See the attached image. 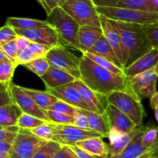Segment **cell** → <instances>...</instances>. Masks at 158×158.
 <instances>
[{
    "instance_id": "6da1fadb",
    "label": "cell",
    "mask_w": 158,
    "mask_h": 158,
    "mask_svg": "<svg viewBox=\"0 0 158 158\" xmlns=\"http://www.w3.org/2000/svg\"><path fill=\"white\" fill-rule=\"evenodd\" d=\"M80 80L88 87L103 95L126 90L127 87V77L110 72L83 54L80 56Z\"/></svg>"
},
{
    "instance_id": "7a4b0ae2",
    "label": "cell",
    "mask_w": 158,
    "mask_h": 158,
    "mask_svg": "<svg viewBox=\"0 0 158 158\" xmlns=\"http://www.w3.org/2000/svg\"><path fill=\"white\" fill-rule=\"evenodd\" d=\"M120 32L124 53L123 67L127 68L152 48L148 41L143 26L114 21Z\"/></svg>"
},
{
    "instance_id": "3957f363",
    "label": "cell",
    "mask_w": 158,
    "mask_h": 158,
    "mask_svg": "<svg viewBox=\"0 0 158 158\" xmlns=\"http://www.w3.org/2000/svg\"><path fill=\"white\" fill-rule=\"evenodd\" d=\"M46 21L56 31L62 45L80 51L78 32L80 26L63 8L54 9L47 15Z\"/></svg>"
},
{
    "instance_id": "277c9868",
    "label": "cell",
    "mask_w": 158,
    "mask_h": 158,
    "mask_svg": "<svg viewBox=\"0 0 158 158\" xmlns=\"http://www.w3.org/2000/svg\"><path fill=\"white\" fill-rule=\"evenodd\" d=\"M97 10L103 16L121 23L140 26L158 23V13L156 12L120 7H97Z\"/></svg>"
},
{
    "instance_id": "5b68a950",
    "label": "cell",
    "mask_w": 158,
    "mask_h": 158,
    "mask_svg": "<svg viewBox=\"0 0 158 158\" xmlns=\"http://www.w3.org/2000/svg\"><path fill=\"white\" fill-rule=\"evenodd\" d=\"M108 103L127 116L137 127L142 126L145 111L141 101L127 90L116 91L106 96Z\"/></svg>"
},
{
    "instance_id": "8992f818",
    "label": "cell",
    "mask_w": 158,
    "mask_h": 158,
    "mask_svg": "<svg viewBox=\"0 0 158 158\" xmlns=\"http://www.w3.org/2000/svg\"><path fill=\"white\" fill-rule=\"evenodd\" d=\"M62 8L80 26L101 27L100 14L93 0H69Z\"/></svg>"
},
{
    "instance_id": "52a82bcc",
    "label": "cell",
    "mask_w": 158,
    "mask_h": 158,
    "mask_svg": "<svg viewBox=\"0 0 158 158\" xmlns=\"http://www.w3.org/2000/svg\"><path fill=\"white\" fill-rule=\"evenodd\" d=\"M49 65L62 69L80 80V57L71 52L66 46L60 44L51 49L46 56Z\"/></svg>"
},
{
    "instance_id": "ba28073f",
    "label": "cell",
    "mask_w": 158,
    "mask_h": 158,
    "mask_svg": "<svg viewBox=\"0 0 158 158\" xmlns=\"http://www.w3.org/2000/svg\"><path fill=\"white\" fill-rule=\"evenodd\" d=\"M157 73L155 68L133 77H127V91L131 93L138 100L150 99L157 92Z\"/></svg>"
},
{
    "instance_id": "9c48e42d",
    "label": "cell",
    "mask_w": 158,
    "mask_h": 158,
    "mask_svg": "<svg viewBox=\"0 0 158 158\" xmlns=\"http://www.w3.org/2000/svg\"><path fill=\"white\" fill-rule=\"evenodd\" d=\"M53 137L52 141L63 146H76L77 142L91 137H101L98 133L91 130H84L74 125H61L50 123Z\"/></svg>"
},
{
    "instance_id": "30bf717a",
    "label": "cell",
    "mask_w": 158,
    "mask_h": 158,
    "mask_svg": "<svg viewBox=\"0 0 158 158\" xmlns=\"http://www.w3.org/2000/svg\"><path fill=\"white\" fill-rule=\"evenodd\" d=\"M46 140L39 138L30 131L20 128L11 149L10 158H32Z\"/></svg>"
},
{
    "instance_id": "8fae6325",
    "label": "cell",
    "mask_w": 158,
    "mask_h": 158,
    "mask_svg": "<svg viewBox=\"0 0 158 158\" xmlns=\"http://www.w3.org/2000/svg\"><path fill=\"white\" fill-rule=\"evenodd\" d=\"M9 92L12 104L16 106L22 111V113L30 114L46 123H52L48 117L46 110L39 106L35 102L21 89L19 86H17L12 83L9 87Z\"/></svg>"
},
{
    "instance_id": "7c38bea8",
    "label": "cell",
    "mask_w": 158,
    "mask_h": 158,
    "mask_svg": "<svg viewBox=\"0 0 158 158\" xmlns=\"http://www.w3.org/2000/svg\"><path fill=\"white\" fill-rule=\"evenodd\" d=\"M147 127H137L131 132L128 134H123L115 129H110L109 137L110 143H108L109 156L108 158H118L125 148L128 146L133 139L146 130Z\"/></svg>"
},
{
    "instance_id": "4fadbf2b",
    "label": "cell",
    "mask_w": 158,
    "mask_h": 158,
    "mask_svg": "<svg viewBox=\"0 0 158 158\" xmlns=\"http://www.w3.org/2000/svg\"><path fill=\"white\" fill-rule=\"evenodd\" d=\"M19 35L27 38L32 43L54 47L60 45L56 31L52 26L35 28L32 29H15Z\"/></svg>"
},
{
    "instance_id": "5bb4252c",
    "label": "cell",
    "mask_w": 158,
    "mask_h": 158,
    "mask_svg": "<svg viewBox=\"0 0 158 158\" xmlns=\"http://www.w3.org/2000/svg\"><path fill=\"white\" fill-rule=\"evenodd\" d=\"M73 83L85 103L89 106L93 112L100 114H105L109 105L106 95L94 91L88 87L81 80H77Z\"/></svg>"
},
{
    "instance_id": "9a60e30c",
    "label": "cell",
    "mask_w": 158,
    "mask_h": 158,
    "mask_svg": "<svg viewBox=\"0 0 158 158\" xmlns=\"http://www.w3.org/2000/svg\"><path fill=\"white\" fill-rule=\"evenodd\" d=\"M73 83L63 85L54 89H48L46 90L56 97L58 100H63L77 109L92 111L89 106L85 103L82 96L74 86Z\"/></svg>"
},
{
    "instance_id": "2e32d148",
    "label": "cell",
    "mask_w": 158,
    "mask_h": 158,
    "mask_svg": "<svg viewBox=\"0 0 158 158\" xmlns=\"http://www.w3.org/2000/svg\"><path fill=\"white\" fill-rule=\"evenodd\" d=\"M158 63V49L152 48L148 52L139 57L129 66L125 68L124 76L133 77L140 73L154 69Z\"/></svg>"
},
{
    "instance_id": "e0dca14e",
    "label": "cell",
    "mask_w": 158,
    "mask_h": 158,
    "mask_svg": "<svg viewBox=\"0 0 158 158\" xmlns=\"http://www.w3.org/2000/svg\"><path fill=\"white\" fill-rule=\"evenodd\" d=\"M100 22H101V28L103 29V35L106 38L107 41L109 42L110 46H112L114 50L115 51L117 57L123 66L124 53H123L121 37H120V34L118 29L115 26L114 20L109 19L106 18L101 15H100Z\"/></svg>"
},
{
    "instance_id": "ac0fdd59",
    "label": "cell",
    "mask_w": 158,
    "mask_h": 158,
    "mask_svg": "<svg viewBox=\"0 0 158 158\" xmlns=\"http://www.w3.org/2000/svg\"><path fill=\"white\" fill-rule=\"evenodd\" d=\"M105 114L111 129H115L123 134H128L137 127L127 116L114 105L109 103Z\"/></svg>"
},
{
    "instance_id": "d6986e66",
    "label": "cell",
    "mask_w": 158,
    "mask_h": 158,
    "mask_svg": "<svg viewBox=\"0 0 158 158\" xmlns=\"http://www.w3.org/2000/svg\"><path fill=\"white\" fill-rule=\"evenodd\" d=\"M46 85V89H54L63 85L73 83L77 79L62 69L50 66L47 72L40 77Z\"/></svg>"
},
{
    "instance_id": "ffe728a7",
    "label": "cell",
    "mask_w": 158,
    "mask_h": 158,
    "mask_svg": "<svg viewBox=\"0 0 158 158\" xmlns=\"http://www.w3.org/2000/svg\"><path fill=\"white\" fill-rule=\"evenodd\" d=\"M103 35L101 27L93 26H80L78 32V43L80 52L86 53L96 42Z\"/></svg>"
},
{
    "instance_id": "44dd1931",
    "label": "cell",
    "mask_w": 158,
    "mask_h": 158,
    "mask_svg": "<svg viewBox=\"0 0 158 158\" xmlns=\"http://www.w3.org/2000/svg\"><path fill=\"white\" fill-rule=\"evenodd\" d=\"M80 110L84 114L85 117L87 119L91 131L98 133L103 138L109 137L111 128L106 114H100L93 112V111L86 110L80 109Z\"/></svg>"
},
{
    "instance_id": "7402d4cb",
    "label": "cell",
    "mask_w": 158,
    "mask_h": 158,
    "mask_svg": "<svg viewBox=\"0 0 158 158\" xmlns=\"http://www.w3.org/2000/svg\"><path fill=\"white\" fill-rule=\"evenodd\" d=\"M76 146L85 152L100 158H108V143L103 140V137H97L77 142Z\"/></svg>"
},
{
    "instance_id": "603a6c76",
    "label": "cell",
    "mask_w": 158,
    "mask_h": 158,
    "mask_svg": "<svg viewBox=\"0 0 158 158\" xmlns=\"http://www.w3.org/2000/svg\"><path fill=\"white\" fill-rule=\"evenodd\" d=\"M87 52L89 53L95 54V55L100 56L105 58L106 60H109L110 62L113 63L117 66L118 67L121 68V69H124L123 65L120 63V60L117 57V54H116L115 51L110 46L109 42L107 41L106 37L104 35H102L97 42L95 44L89 49V50Z\"/></svg>"
},
{
    "instance_id": "cb8c5ba5",
    "label": "cell",
    "mask_w": 158,
    "mask_h": 158,
    "mask_svg": "<svg viewBox=\"0 0 158 158\" xmlns=\"http://www.w3.org/2000/svg\"><path fill=\"white\" fill-rule=\"evenodd\" d=\"M20 87L28 96H29L35 102V103L39 106L43 108L45 110H49V108L55 102L58 100L56 97L52 96V94L48 93L46 90L41 91L37 90V89H30V88L22 87V86H20Z\"/></svg>"
},
{
    "instance_id": "d4e9b609",
    "label": "cell",
    "mask_w": 158,
    "mask_h": 158,
    "mask_svg": "<svg viewBox=\"0 0 158 158\" xmlns=\"http://www.w3.org/2000/svg\"><path fill=\"white\" fill-rule=\"evenodd\" d=\"M6 24L12 26L15 29H32L50 26L46 20H38L20 17H9L6 19Z\"/></svg>"
},
{
    "instance_id": "484cf974",
    "label": "cell",
    "mask_w": 158,
    "mask_h": 158,
    "mask_svg": "<svg viewBox=\"0 0 158 158\" xmlns=\"http://www.w3.org/2000/svg\"><path fill=\"white\" fill-rule=\"evenodd\" d=\"M144 131L137 134L133 139L118 158H137L154 148V146L152 148H148L142 143V137Z\"/></svg>"
},
{
    "instance_id": "4316f807",
    "label": "cell",
    "mask_w": 158,
    "mask_h": 158,
    "mask_svg": "<svg viewBox=\"0 0 158 158\" xmlns=\"http://www.w3.org/2000/svg\"><path fill=\"white\" fill-rule=\"evenodd\" d=\"M16 67L2 52H0V83L2 86L8 89L10 87Z\"/></svg>"
},
{
    "instance_id": "83f0119b",
    "label": "cell",
    "mask_w": 158,
    "mask_h": 158,
    "mask_svg": "<svg viewBox=\"0 0 158 158\" xmlns=\"http://www.w3.org/2000/svg\"><path fill=\"white\" fill-rule=\"evenodd\" d=\"M116 7L158 13V0H122Z\"/></svg>"
},
{
    "instance_id": "f1b7e54d",
    "label": "cell",
    "mask_w": 158,
    "mask_h": 158,
    "mask_svg": "<svg viewBox=\"0 0 158 158\" xmlns=\"http://www.w3.org/2000/svg\"><path fill=\"white\" fill-rule=\"evenodd\" d=\"M83 55H85L86 56H87L88 58L90 59L91 60L96 63L97 64L100 65L102 67L105 68V69H108L110 72L114 73L117 74V75L120 76V77H125L124 76V70L121 68L118 67L117 66H116L115 64H114L113 63L110 62L109 60H106L105 58L100 56L95 55V54L89 53V52H86V53H83Z\"/></svg>"
},
{
    "instance_id": "f546056e",
    "label": "cell",
    "mask_w": 158,
    "mask_h": 158,
    "mask_svg": "<svg viewBox=\"0 0 158 158\" xmlns=\"http://www.w3.org/2000/svg\"><path fill=\"white\" fill-rule=\"evenodd\" d=\"M63 145L55 141H47L40 148L32 158H53Z\"/></svg>"
},
{
    "instance_id": "4dcf8cb0",
    "label": "cell",
    "mask_w": 158,
    "mask_h": 158,
    "mask_svg": "<svg viewBox=\"0 0 158 158\" xmlns=\"http://www.w3.org/2000/svg\"><path fill=\"white\" fill-rule=\"evenodd\" d=\"M23 66L40 77H43L50 67V65L46 57L36 59V60H32Z\"/></svg>"
},
{
    "instance_id": "1f68e13d",
    "label": "cell",
    "mask_w": 158,
    "mask_h": 158,
    "mask_svg": "<svg viewBox=\"0 0 158 158\" xmlns=\"http://www.w3.org/2000/svg\"><path fill=\"white\" fill-rule=\"evenodd\" d=\"M46 123V122L37 118L34 116L26 114V113H22L20 117H19L16 125L21 129L32 130L35 127H38L41 126V125L44 124Z\"/></svg>"
},
{
    "instance_id": "d6a6232c",
    "label": "cell",
    "mask_w": 158,
    "mask_h": 158,
    "mask_svg": "<svg viewBox=\"0 0 158 158\" xmlns=\"http://www.w3.org/2000/svg\"><path fill=\"white\" fill-rule=\"evenodd\" d=\"M49 119L51 123L54 124L61 125H73L74 119L73 117L63 113L57 112L53 110H46Z\"/></svg>"
},
{
    "instance_id": "836d02e7",
    "label": "cell",
    "mask_w": 158,
    "mask_h": 158,
    "mask_svg": "<svg viewBox=\"0 0 158 158\" xmlns=\"http://www.w3.org/2000/svg\"><path fill=\"white\" fill-rule=\"evenodd\" d=\"M158 142V126L147 127L143 134L142 143L148 148H152Z\"/></svg>"
},
{
    "instance_id": "e575fe53",
    "label": "cell",
    "mask_w": 158,
    "mask_h": 158,
    "mask_svg": "<svg viewBox=\"0 0 158 158\" xmlns=\"http://www.w3.org/2000/svg\"><path fill=\"white\" fill-rule=\"evenodd\" d=\"M143 29L151 47L158 49V23L143 26Z\"/></svg>"
},
{
    "instance_id": "d590c367",
    "label": "cell",
    "mask_w": 158,
    "mask_h": 158,
    "mask_svg": "<svg viewBox=\"0 0 158 158\" xmlns=\"http://www.w3.org/2000/svg\"><path fill=\"white\" fill-rule=\"evenodd\" d=\"M0 52H2L15 66H18V63H17L18 51H17L15 40L2 45V46H0Z\"/></svg>"
},
{
    "instance_id": "8d00e7d4",
    "label": "cell",
    "mask_w": 158,
    "mask_h": 158,
    "mask_svg": "<svg viewBox=\"0 0 158 158\" xmlns=\"http://www.w3.org/2000/svg\"><path fill=\"white\" fill-rule=\"evenodd\" d=\"M32 134L36 136L39 138L44 140L46 141H51L52 140L53 134H52V128H51L50 123H44L41 126L35 127L34 129L29 130Z\"/></svg>"
},
{
    "instance_id": "74e56055",
    "label": "cell",
    "mask_w": 158,
    "mask_h": 158,
    "mask_svg": "<svg viewBox=\"0 0 158 158\" xmlns=\"http://www.w3.org/2000/svg\"><path fill=\"white\" fill-rule=\"evenodd\" d=\"M18 36L19 35L15 32V29L6 24L0 29V46L16 40Z\"/></svg>"
},
{
    "instance_id": "f35d334b",
    "label": "cell",
    "mask_w": 158,
    "mask_h": 158,
    "mask_svg": "<svg viewBox=\"0 0 158 158\" xmlns=\"http://www.w3.org/2000/svg\"><path fill=\"white\" fill-rule=\"evenodd\" d=\"M20 128L17 125L15 126L0 127V141H15Z\"/></svg>"
},
{
    "instance_id": "ab89813d",
    "label": "cell",
    "mask_w": 158,
    "mask_h": 158,
    "mask_svg": "<svg viewBox=\"0 0 158 158\" xmlns=\"http://www.w3.org/2000/svg\"><path fill=\"white\" fill-rule=\"evenodd\" d=\"M52 48V47H51V46H45V45L31 42L29 47H28V49L31 52V54L33 56L35 60H36V59L42 58V57H46Z\"/></svg>"
},
{
    "instance_id": "60d3db41",
    "label": "cell",
    "mask_w": 158,
    "mask_h": 158,
    "mask_svg": "<svg viewBox=\"0 0 158 158\" xmlns=\"http://www.w3.org/2000/svg\"><path fill=\"white\" fill-rule=\"evenodd\" d=\"M77 108L74 107V106L69 105V103L60 100H58L56 102H55L49 108V110H53L57 111V112L63 113V114H68V115H70L72 117H73L75 113L77 112Z\"/></svg>"
},
{
    "instance_id": "b9f144b4",
    "label": "cell",
    "mask_w": 158,
    "mask_h": 158,
    "mask_svg": "<svg viewBox=\"0 0 158 158\" xmlns=\"http://www.w3.org/2000/svg\"><path fill=\"white\" fill-rule=\"evenodd\" d=\"M73 119L74 126L84 130H90L87 119L85 117L84 114L80 110V109L77 110V112L73 115Z\"/></svg>"
},
{
    "instance_id": "7bdbcfd3",
    "label": "cell",
    "mask_w": 158,
    "mask_h": 158,
    "mask_svg": "<svg viewBox=\"0 0 158 158\" xmlns=\"http://www.w3.org/2000/svg\"><path fill=\"white\" fill-rule=\"evenodd\" d=\"M69 0H43V7L49 15L54 9L57 7H62Z\"/></svg>"
},
{
    "instance_id": "ee69618b",
    "label": "cell",
    "mask_w": 158,
    "mask_h": 158,
    "mask_svg": "<svg viewBox=\"0 0 158 158\" xmlns=\"http://www.w3.org/2000/svg\"><path fill=\"white\" fill-rule=\"evenodd\" d=\"M15 43H16L18 54H19L21 53L22 52L26 50V49L29 47V44L31 43V41L29 40H28L27 38H26V37L19 35L18 38L15 40Z\"/></svg>"
},
{
    "instance_id": "f6af8a7d",
    "label": "cell",
    "mask_w": 158,
    "mask_h": 158,
    "mask_svg": "<svg viewBox=\"0 0 158 158\" xmlns=\"http://www.w3.org/2000/svg\"><path fill=\"white\" fill-rule=\"evenodd\" d=\"M97 7H116L122 0H93Z\"/></svg>"
},
{
    "instance_id": "bcb514c9",
    "label": "cell",
    "mask_w": 158,
    "mask_h": 158,
    "mask_svg": "<svg viewBox=\"0 0 158 158\" xmlns=\"http://www.w3.org/2000/svg\"><path fill=\"white\" fill-rule=\"evenodd\" d=\"M77 154L80 158H100L99 157H97V156L92 155V154H89L88 153L85 152L83 150H81L80 148H79L77 146H67Z\"/></svg>"
},
{
    "instance_id": "7dc6e473",
    "label": "cell",
    "mask_w": 158,
    "mask_h": 158,
    "mask_svg": "<svg viewBox=\"0 0 158 158\" xmlns=\"http://www.w3.org/2000/svg\"><path fill=\"white\" fill-rule=\"evenodd\" d=\"M14 141H0V154H9Z\"/></svg>"
},
{
    "instance_id": "c3c4849f",
    "label": "cell",
    "mask_w": 158,
    "mask_h": 158,
    "mask_svg": "<svg viewBox=\"0 0 158 158\" xmlns=\"http://www.w3.org/2000/svg\"><path fill=\"white\" fill-rule=\"evenodd\" d=\"M71 150L69 147L63 146L58 152L56 154L53 158H71Z\"/></svg>"
},
{
    "instance_id": "681fc988",
    "label": "cell",
    "mask_w": 158,
    "mask_h": 158,
    "mask_svg": "<svg viewBox=\"0 0 158 158\" xmlns=\"http://www.w3.org/2000/svg\"><path fill=\"white\" fill-rule=\"evenodd\" d=\"M158 154V142L154 145V148L151 150H150L149 151L146 152L145 154H143V155L140 156L137 158H155L157 154Z\"/></svg>"
},
{
    "instance_id": "f907efd6",
    "label": "cell",
    "mask_w": 158,
    "mask_h": 158,
    "mask_svg": "<svg viewBox=\"0 0 158 158\" xmlns=\"http://www.w3.org/2000/svg\"><path fill=\"white\" fill-rule=\"evenodd\" d=\"M150 103H151V106L153 110L157 109L158 108V91L154 94L151 99L150 100Z\"/></svg>"
},
{
    "instance_id": "816d5d0a",
    "label": "cell",
    "mask_w": 158,
    "mask_h": 158,
    "mask_svg": "<svg viewBox=\"0 0 158 158\" xmlns=\"http://www.w3.org/2000/svg\"><path fill=\"white\" fill-rule=\"evenodd\" d=\"M71 150V149H70ZM70 156H71V158H80L78 157V156L77 155V154H75V153L73 152V151L71 150V152H70Z\"/></svg>"
},
{
    "instance_id": "f5cc1de1",
    "label": "cell",
    "mask_w": 158,
    "mask_h": 158,
    "mask_svg": "<svg viewBox=\"0 0 158 158\" xmlns=\"http://www.w3.org/2000/svg\"><path fill=\"white\" fill-rule=\"evenodd\" d=\"M0 158H10L9 154H0Z\"/></svg>"
},
{
    "instance_id": "db71d44e",
    "label": "cell",
    "mask_w": 158,
    "mask_h": 158,
    "mask_svg": "<svg viewBox=\"0 0 158 158\" xmlns=\"http://www.w3.org/2000/svg\"><path fill=\"white\" fill-rule=\"evenodd\" d=\"M154 114H155V118L157 120V123H158V108L157 109L154 110Z\"/></svg>"
},
{
    "instance_id": "11a10c76",
    "label": "cell",
    "mask_w": 158,
    "mask_h": 158,
    "mask_svg": "<svg viewBox=\"0 0 158 158\" xmlns=\"http://www.w3.org/2000/svg\"><path fill=\"white\" fill-rule=\"evenodd\" d=\"M37 2H38L39 3H40V5H41L42 6H43V0H36Z\"/></svg>"
},
{
    "instance_id": "9f6ffc18",
    "label": "cell",
    "mask_w": 158,
    "mask_h": 158,
    "mask_svg": "<svg viewBox=\"0 0 158 158\" xmlns=\"http://www.w3.org/2000/svg\"><path fill=\"white\" fill-rule=\"evenodd\" d=\"M155 70H156V72H157V77H158V63H157V66H156V67H155Z\"/></svg>"
},
{
    "instance_id": "6f0895ef",
    "label": "cell",
    "mask_w": 158,
    "mask_h": 158,
    "mask_svg": "<svg viewBox=\"0 0 158 158\" xmlns=\"http://www.w3.org/2000/svg\"><path fill=\"white\" fill-rule=\"evenodd\" d=\"M155 158H158V154H157V156H156V157H155Z\"/></svg>"
}]
</instances>
